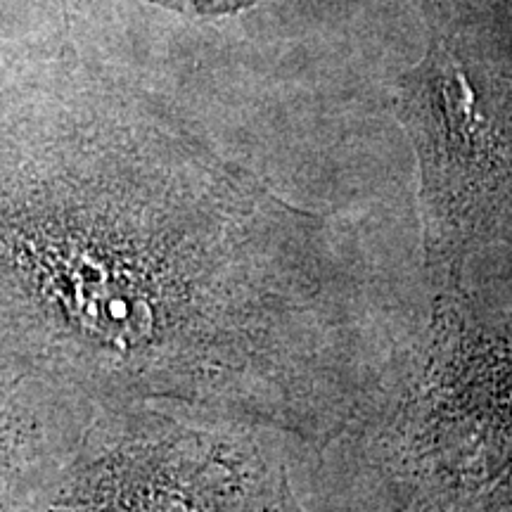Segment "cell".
I'll return each instance as SVG.
<instances>
[{
  "label": "cell",
  "mask_w": 512,
  "mask_h": 512,
  "mask_svg": "<svg viewBox=\"0 0 512 512\" xmlns=\"http://www.w3.org/2000/svg\"><path fill=\"white\" fill-rule=\"evenodd\" d=\"M432 294L394 377L332 444L366 512H512V316L463 280Z\"/></svg>",
  "instance_id": "cell-1"
},
{
  "label": "cell",
  "mask_w": 512,
  "mask_h": 512,
  "mask_svg": "<svg viewBox=\"0 0 512 512\" xmlns=\"http://www.w3.org/2000/svg\"><path fill=\"white\" fill-rule=\"evenodd\" d=\"M394 107L418 157L427 275L456 283L479 245L512 233V81L432 41Z\"/></svg>",
  "instance_id": "cell-2"
},
{
  "label": "cell",
  "mask_w": 512,
  "mask_h": 512,
  "mask_svg": "<svg viewBox=\"0 0 512 512\" xmlns=\"http://www.w3.org/2000/svg\"><path fill=\"white\" fill-rule=\"evenodd\" d=\"M266 437L219 420L133 425L83 470L69 512H268L290 477Z\"/></svg>",
  "instance_id": "cell-3"
},
{
  "label": "cell",
  "mask_w": 512,
  "mask_h": 512,
  "mask_svg": "<svg viewBox=\"0 0 512 512\" xmlns=\"http://www.w3.org/2000/svg\"><path fill=\"white\" fill-rule=\"evenodd\" d=\"M268 512H309V510H306L304 505L299 503V498L292 489V482L287 479L283 491H280V496L275 498V503L271 505V510H268Z\"/></svg>",
  "instance_id": "cell-4"
}]
</instances>
